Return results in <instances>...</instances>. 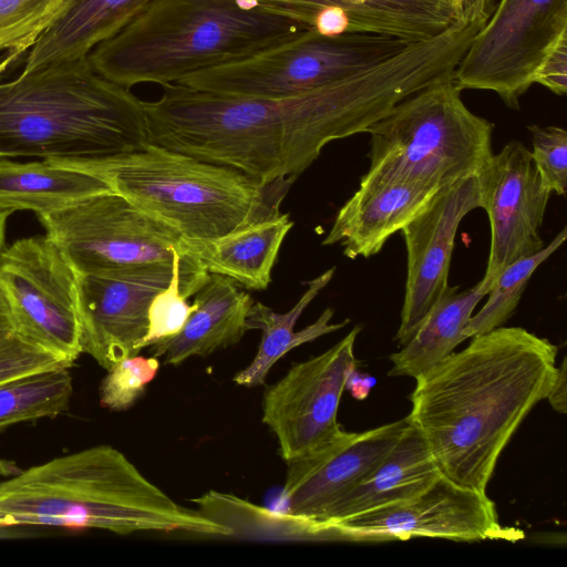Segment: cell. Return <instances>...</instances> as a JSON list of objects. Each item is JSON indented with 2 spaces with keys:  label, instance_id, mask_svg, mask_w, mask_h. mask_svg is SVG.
Listing matches in <instances>:
<instances>
[{
  "label": "cell",
  "instance_id": "7402d4cb",
  "mask_svg": "<svg viewBox=\"0 0 567 567\" xmlns=\"http://www.w3.org/2000/svg\"><path fill=\"white\" fill-rule=\"evenodd\" d=\"M153 0H69L28 51L22 71L89 56Z\"/></svg>",
  "mask_w": 567,
  "mask_h": 567
},
{
  "label": "cell",
  "instance_id": "4fadbf2b",
  "mask_svg": "<svg viewBox=\"0 0 567 567\" xmlns=\"http://www.w3.org/2000/svg\"><path fill=\"white\" fill-rule=\"evenodd\" d=\"M360 331L361 326H355L327 351L292 364L265 390L261 419L286 462L346 434L337 416L347 377L357 368L354 343Z\"/></svg>",
  "mask_w": 567,
  "mask_h": 567
},
{
  "label": "cell",
  "instance_id": "4316f807",
  "mask_svg": "<svg viewBox=\"0 0 567 567\" xmlns=\"http://www.w3.org/2000/svg\"><path fill=\"white\" fill-rule=\"evenodd\" d=\"M72 393L69 368L0 384V433L19 423L55 417L68 409Z\"/></svg>",
  "mask_w": 567,
  "mask_h": 567
},
{
  "label": "cell",
  "instance_id": "484cf974",
  "mask_svg": "<svg viewBox=\"0 0 567 567\" xmlns=\"http://www.w3.org/2000/svg\"><path fill=\"white\" fill-rule=\"evenodd\" d=\"M482 280L466 290L447 286L402 349L390 355V377L416 378L466 340L463 331L478 302L488 293Z\"/></svg>",
  "mask_w": 567,
  "mask_h": 567
},
{
  "label": "cell",
  "instance_id": "d4e9b609",
  "mask_svg": "<svg viewBox=\"0 0 567 567\" xmlns=\"http://www.w3.org/2000/svg\"><path fill=\"white\" fill-rule=\"evenodd\" d=\"M109 189L94 175L45 159L0 158V207L12 213L29 210L40 216Z\"/></svg>",
  "mask_w": 567,
  "mask_h": 567
},
{
  "label": "cell",
  "instance_id": "9a60e30c",
  "mask_svg": "<svg viewBox=\"0 0 567 567\" xmlns=\"http://www.w3.org/2000/svg\"><path fill=\"white\" fill-rule=\"evenodd\" d=\"M172 275L173 269L78 274L82 353L91 355L106 371L138 354L148 329L150 306L169 285Z\"/></svg>",
  "mask_w": 567,
  "mask_h": 567
},
{
  "label": "cell",
  "instance_id": "ac0fdd59",
  "mask_svg": "<svg viewBox=\"0 0 567 567\" xmlns=\"http://www.w3.org/2000/svg\"><path fill=\"white\" fill-rule=\"evenodd\" d=\"M409 425L400 419L343 436L287 462L282 498L287 511L323 520L329 509L389 453Z\"/></svg>",
  "mask_w": 567,
  "mask_h": 567
},
{
  "label": "cell",
  "instance_id": "f35d334b",
  "mask_svg": "<svg viewBox=\"0 0 567 567\" xmlns=\"http://www.w3.org/2000/svg\"><path fill=\"white\" fill-rule=\"evenodd\" d=\"M11 214H12L11 210L0 207V252L4 248L6 225H7L8 218Z\"/></svg>",
  "mask_w": 567,
  "mask_h": 567
},
{
  "label": "cell",
  "instance_id": "8d00e7d4",
  "mask_svg": "<svg viewBox=\"0 0 567 567\" xmlns=\"http://www.w3.org/2000/svg\"><path fill=\"white\" fill-rule=\"evenodd\" d=\"M16 331V326L7 297L0 288V340Z\"/></svg>",
  "mask_w": 567,
  "mask_h": 567
},
{
  "label": "cell",
  "instance_id": "1f68e13d",
  "mask_svg": "<svg viewBox=\"0 0 567 567\" xmlns=\"http://www.w3.org/2000/svg\"><path fill=\"white\" fill-rule=\"evenodd\" d=\"M532 158L544 185L557 195L567 189V132L556 125H528Z\"/></svg>",
  "mask_w": 567,
  "mask_h": 567
},
{
  "label": "cell",
  "instance_id": "d590c367",
  "mask_svg": "<svg viewBox=\"0 0 567 567\" xmlns=\"http://www.w3.org/2000/svg\"><path fill=\"white\" fill-rule=\"evenodd\" d=\"M375 378L360 372L357 368L350 371L344 383V390L359 401L367 399L371 389L375 385Z\"/></svg>",
  "mask_w": 567,
  "mask_h": 567
},
{
  "label": "cell",
  "instance_id": "ba28073f",
  "mask_svg": "<svg viewBox=\"0 0 567 567\" xmlns=\"http://www.w3.org/2000/svg\"><path fill=\"white\" fill-rule=\"evenodd\" d=\"M409 44L382 34L326 35L307 29L284 43L195 72L176 84L223 95L291 96L375 65Z\"/></svg>",
  "mask_w": 567,
  "mask_h": 567
},
{
  "label": "cell",
  "instance_id": "d6a6232c",
  "mask_svg": "<svg viewBox=\"0 0 567 567\" xmlns=\"http://www.w3.org/2000/svg\"><path fill=\"white\" fill-rule=\"evenodd\" d=\"M71 365L18 331L0 340V384Z\"/></svg>",
  "mask_w": 567,
  "mask_h": 567
},
{
  "label": "cell",
  "instance_id": "9c48e42d",
  "mask_svg": "<svg viewBox=\"0 0 567 567\" xmlns=\"http://www.w3.org/2000/svg\"><path fill=\"white\" fill-rule=\"evenodd\" d=\"M38 218L78 274L169 271L188 256L174 229L111 189Z\"/></svg>",
  "mask_w": 567,
  "mask_h": 567
},
{
  "label": "cell",
  "instance_id": "7a4b0ae2",
  "mask_svg": "<svg viewBox=\"0 0 567 567\" xmlns=\"http://www.w3.org/2000/svg\"><path fill=\"white\" fill-rule=\"evenodd\" d=\"M557 353L548 339L502 326L414 378L406 417L443 476L486 492L501 453L546 399Z\"/></svg>",
  "mask_w": 567,
  "mask_h": 567
},
{
  "label": "cell",
  "instance_id": "ffe728a7",
  "mask_svg": "<svg viewBox=\"0 0 567 567\" xmlns=\"http://www.w3.org/2000/svg\"><path fill=\"white\" fill-rule=\"evenodd\" d=\"M194 311L174 337L151 346L153 357L164 355L166 364L178 365L192 357L210 355L238 343L247 329L254 299L228 277L209 274L193 296Z\"/></svg>",
  "mask_w": 567,
  "mask_h": 567
},
{
  "label": "cell",
  "instance_id": "2e32d148",
  "mask_svg": "<svg viewBox=\"0 0 567 567\" xmlns=\"http://www.w3.org/2000/svg\"><path fill=\"white\" fill-rule=\"evenodd\" d=\"M481 208L476 176L439 192L429 206L401 231L406 248V279L401 322L394 340L403 346L449 286V271L458 226Z\"/></svg>",
  "mask_w": 567,
  "mask_h": 567
},
{
  "label": "cell",
  "instance_id": "e575fe53",
  "mask_svg": "<svg viewBox=\"0 0 567 567\" xmlns=\"http://www.w3.org/2000/svg\"><path fill=\"white\" fill-rule=\"evenodd\" d=\"M546 400L549 402L551 408L559 412L566 413L567 408V370L566 359L564 358L561 363L557 365L555 380L547 393Z\"/></svg>",
  "mask_w": 567,
  "mask_h": 567
},
{
  "label": "cell",
  "instance_id": "6da1fadb",
  "mask_svg": "<svg viewBox=\"0 0 567 567\" xmlns=\"http://www.w3.org/2000/svg\"><path fill=\"white\" fill-rule=\"evenodd\" d=\"M461 50L447 32L327 85L282 97L178 84L145 102L150 143L228 166L261 184L292 182L336 140L367 130L399 102L451 76Z\"/></svg>",
  "mask_w": 567,
  "mask_h": 567
},
{
  "label": "cell",
  "instance_id": "8fae6325",
  "mask_svg": "<svg viewBox=\"0 0 567 567\" xmlns=\"http://www.w3.org/2000/svg\"><path fill=\"white\" fill-rule=\"evenodd\" d=\"M76 279L47 235L21 238L0 252V288L16 331L71 364L82 353Z\"/></svg>",
  "mask_w": 567,
  "mask_h": 567
},
{
  "label": "cell",
  "instance_id": "52a82bcc",
  "mask_svg": "<svg viewBox=\"0 0 567 567\" xmlns=\"http://www.w3.org/2000/svg\"><path fill=\"white\" fill-rule=\"evenodd\" d=\"M453 75L399 102L372 124L363 178L408 182L440 192L476 176L493 155L494 124L473 113Z\"/></svg>",
  "mask_w": 567,
  "mask_h": 567
},
{
  "label": "cell",
  "instance_id": "83f0119b",
  "mask_svg": "<svg viewBox=\"0 0 567 567\" xmlns=\"http://www.w3.org/2000/svg\"><path fill=\"white\" fill-rule=\"evenodd\" d=\"M566 236L567 228L564 227L538 252L509 264L495 277L487 301L471 317L463 331L466 339L502 327L509 319L533 274L565 243Z\"/></svg>",
  "mask_w": 567,
  "mask_h": 567
},
{
  "label": "cell",
  "instance_id": "836d02e7",
  "mask_svg": "<svg viewBox=\"0 0 567 567\" xmlns=\"http://www.w3.org/2000/svg\"><path fill=\"white\" fill-rule=\"evenodd\" d=\"M535 83L540 84L557 95L567 91V39L560 41L544 59Z\"/></svg>",
  "mask_w": 567,
  "mask_h": 567
},
{
  "label": "cell",
  "instance_id": "603a6c76",
  "mask_svg": "<svg viewBox=\"0 0 567 567\" xmlns=\"http://www.w3.org/2000/svg\"><path fill=\"white\" fill-rule=\"evenodd\" d=\"M292 226L289 215L279 213L217 238L183 243L186 254L209 274L228 277L247 289L264 290Z\"/></svg>",
  "mask_w": 567,
  "mask_h": 567
},
{
  "label": "cell",
  "instance_id": "8992f818",
  "mask_svg": "<svg viewBox=\"0 0 567 567\" xmlns=\"http://www.w3.org/2000/svg\"><path fill=\"white\" fill-rule=\"evenodd\" d=\"M45 161L99 177L185 240L217 238L281 213L290 184H261L235 168L152 143L115 156Z\"/></svg>",
  "mask_w": 567,
  "mask_h": 567
},
{
  "label": "cell",
  "instance_id": "44dd1931",
  "mask_svg": "<svg viewBox=\"0 0 567 567\" xmlns=\"http://www.w3.org/2000/svg\"><path fill=\"white\" fill-rule=\"evenodd\" d=\"M440 475L423 436L409 422L389 453L329 509L322 522H341L410 499Z\"/></svg>",
  "mask_w": 567,
  "mask_h": 567
},
{
  "label": "cell",
  "instance_id": "7c38bea8",
  "mask_svg": "<svg viewBox=\"0 0 567 567\" xmlns=\"http://www.w3.org/2000/svg\"><path fill=\"white\" fill-rule=\"evenodd\" d=\"M330 524L331 542L382 543L414 537L453 542H517L522 529L503 526L486 492L442 474L416 496Z\"/></svg>",
  "mask_w": 567,
  "mask_h": 567
},
{
  "label": "cell",
  "instance_id": "5b68a950",
  "mask_svg": "<svg viewBox=\"0 0 567 567\" xmlns=\"http://www.w3.org/2000/svg\"><path fill=\"white\" fill-rule=\"evenodd\" d=\"M307 25L254 0H153L89 54L94 71L130 89L183 78L284 43Z\"/></svg>",
  "mask_w": 567,
  "mask_h": 567
},
{
  "label": "cell",
  "instance_id": "f1b7e54d",
  "mask_svg": "<svg viewBox=\"0 0 567 567\" xmlns=\"http://www.w3.org/2000/svg\"><path fill=\"white\" fill-rule=\"evenodd\" d=\"M69 0H0V72L27 55Z\"/></svg>",
  "mask_w": 567,
  "mask_h": 567
},
{
  "label": "cell",
  "instance_id": "d6986e66",
  "mask_svg": "<svg viewBox=\"0 0 567 567\" xmlns=\"http://www.w3.org/2000/svg\"><path fill=\"white\" fill-rule=\"evenodd\" d=\"M437 193L408 182L361 177L359 188L339 209L322 245L340 244L350 259L369 258L422 213Z\"/></svg>",
  "mask_w": 567,
  "mask_h": 567
},
{
  "label": "cell",
  "instance_id": "30bf717a",
  "mask_svg": "<svg viewBox=\"0 0 567 567\" xmlns=\"http://www.w3.org/2000/svg\"><path fill=\"white\" fill-rule=\"evenodd\" d=\"M567 39V0H498L453 80L461 89L494 92L512 110L535 84L546 55Z\"/></svg>",
  "mask_w": 567,
  "mask_h": 567
},
{
  "label": "cell",
  "instance_id": "f546056e",
  "mask_svg": "<svg viewBox=\"0 0 567 567\" xmlns=\"http://www.w3.org/2000/svg\"><path fill=\"white\" fill-rule=\"evenodd\" d=\"M207 270L192 256H176L169 285L159 291L148 309V329L143 340V348L176 336L185 326L195 309L188 303L179 287L183 279H197Z\"/></svg>",
  "mask_w": 567,
  "mask_h": 567
},
{
  "label": "cell",
  "instance_id": "cb8c5ba5",
  "mask_svg": "<svg viewBox=\"0 0 567 567\" xmlns=\"http://www.w3.org/2000/svg\"><path fill=\"white\" fill-rule=\"evenodd\" d=\"M334 271L336 267H332L305 282L307 285L306 291L296 305L286 312H276L268 306L254 301L246 323L248 330L257 329L261 331V340L252 361L234 377L236 384L247 388L264 384L272 367L290 350L340 330L349 323V319L331 323L333 309L327 308L313 323L295 331L298 319L310 302L331 281Z\"/></svg>",
  "mask_w": 567,
  "mask_h": 567
},
{
  "label": "cell",
  "instance_id": "4dcf8cb0",
  "mask_svg": "<svg viewBox=\"0 0 567 567\" xmlns=\"http://www.w3.org/2000/svg\"><path fill=\"white\" fill-rule=\"evenodd\" d=\"M158 369V359L153 355L136 354L118 361L101 382V405L117 412L128 410L144 395Z\"/></svg>",
  "mask_w": 567,
  "mask_h": 567
},
{
  "label": "cell",
  "instance_id": "5bb4252c",
  "mask_svg": "<svg viewBox=\"0 0 567 567\" xmlns=\"http://www.w3.org/2000/svg\"><path fill=\"white\" fill-rule=\"evenodd\" d=\"M481 208L488 217L491 247L483 285L489 290L509 264L538 252L550 190L544 185L529 150L511 141L476 175Z\"/></svg>",
  "mask_w": 567,
  "mask_h": 567
},
{
  "label": "cell",
  "instance_id": "277c9868",
  "mask_svg": "<svg viewBox=\"0 0 567 567\" xmlns=\"http://www.w3.org/2000/svg\"><path fill=\"white\" fill-rule=\"evenodd\" d=\"M147 144L145 102L87 56L0 82V158H102Z\"/></svg>",
  "mask_w": 567,
  "mask_h": 567
},
{
  "label": "cell",
  "instance_id": "e0dca14e",
  "mask_svg": "<svg viewBox=\"0 0 567 567\" xmlns=\"http://www.w3.org/2000/svg\"><path fill=\"white\" fill-rule=\"evenodd\" d=\"M269 13L315 31L374 33L410 43L435 37L463 13L467 0H254Z\"/></svg>",
  "mask_w": 567,
  "mask_h": 567
},
{
  "label": "cell",
  "instance_id": "74e56055",
  "mask_svg": "<svg viewBox=\"0 0 567 567\" xmlns=\"http://www.w3.org/2000/svg\"><path fill=\"white\" fill-rule=\"evenodd\" d=\"M20 471V467L13 462L0 458V478H7Z\"/></svg>",
  "mask_w": 567,
  "mask_h": 567
},
{
  "label": "cell",
  "instance_id": "3957f363",
  "mask_svg": "<svg viewBox=\"0 0 567 567\" xmlns=\"http://www.w3.org/2000/svg\"><path fill=\"white\" fill-rule=\"evenodd\" d=\"M30 526L229 537L225 526L176 503L105 444L20 470L0 483V532Z\"/></svg>",
  "mask_w": 567,
  "mask_h": 567
}]
</instances>
